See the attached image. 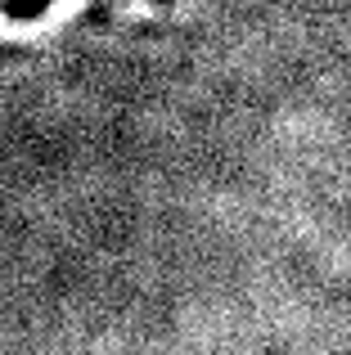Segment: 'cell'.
Masks as SVG:
<instances>
[{
  "label": "cell",
  "instance_id": "cell-1",
  "mask_svg": "<svg viewBox=\"0 0 351 355\" xmlns=\"http://www.w3.org/2000/svg\"><path fill=\"white\" fill-rule=\"evenodd\" d=\"M54 0H5V18H14V23H32V18H41L45 9H50Z\"/></svg>",
  "mask_w": 351,
  "mask_h": 355
}]
</instances>
